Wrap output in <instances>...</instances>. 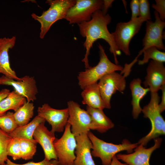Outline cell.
Returning a JSON list of instances; mask_svg holds the SVG:
<instances>
[{
  "mask_svg": "<svg viewBox=\"0 0 165 165\" xmlns=\"http://www.w3.org/2000/svg\"><path fill=\"white\" fill-rule=\"evenodd\" d=\"M71 127L67 123L62 136L59 139L56 138L54 142L58 160L61 165H74L77 143Z\"/></svg>",
  "mask_w": 165,
  "mask_h": 165,
  "instance_id": "52a82bcc",
  "label": "cell"
},
{
  "mask_svg": "<svg viewBox=\"0 0 165 165\" xmlns=\"http://www.w3.org/2000/svg\"><path fill=\"white\" fill-rule=\"evenodd\" d=\"M2 38H0V45L2 42Z\"/></svg>",
  "mask_w": 165,
  "mask_h": 165,
  "instance_id": "74e56055",
  "label": "cell"
},
{
  "mask_svg": "<svg viewBox=\"0 0 165 165\" xmlns=\"http://www.w3.org/2000/svg\"><path fill=\"white\" fill-rule=\"evenodd\" d=\"M16 38L13 36L11 38H2L0 45V73L6 77L17 81H21L15 72L11 68L9 61L8 51L14 46Z\"/></svg>",
  "mask_w": 165,
  "mask_h": 165,
  "instance_id": "ac0fdd59",
  "label": "cell"
},
{
  "mask_svg": "<svg viewBox=\"0 0 165 165\" xmlns=\"http://www.w3.org/2000/svg\"><path fill=\"white\" fill-rule=\"evenodd\" d=\"M154 14L155 18L154 22L151 20L146 21V33L142 41L143 47L133 61L134 63L137 61L142 51L149 47L155 46L159 50H165L163 42L164 39L163 31L165 27V22L160 19L156 11H155Z\"/></svg>",
  "mask_w": 165,
  "mask_h": 165,
  "instance_id": "9c48e42d",
  "label": "cell"
},
{
  "mask_svg": "<svg viewBox=\"0 0 165 165\" xmlns=\"http://www.w3.org/2000/svg\"><path fill=\"white\" fill-rule=\"evenodd\" d=\"M7 154L14 160L21 159L19 139L12 138L8 146Z\"/></svg>",
  "mask_w": 165,
  "mask_h": 165,
  "instance_id": "f1b7e54d",
  "label": "cell"
},
{
  "mask_svg": "<svg viewBox=\"0 0 165 165\" xmlns=\"http://www.w3.org/2000/svg\"><path fill=\"white\" fill-rule=\"evenodd\" d=\"M111 20V17L109 14L104 15L101 10H99L93 14L90 21L78 24L80 35L86 38L83 44L86 49V53L82 61L86 69L90 67L88 59L90 50L94 42L99 39H102L108 44L109 50L113 55L115 64H118L117 55H120V51L116 48L112 34L107 27Z\"/></svg>",
  "mask_w": 165,
  "mask_h": 165,
  "instance_id": "6da1fadb",
  "label": "cell"
},
{
  "mask_svg": "<svg viewBox=\"0 0 165 165\" xmlns=\"http://www.w3.org/2000/svg\"><path fill=\"white\" fill-rule=\"evenodd\" d=\"M26 100L14 90L10 92L0 102V115L4 114L9 110L16 112L27 102Z\"/></svg>",
  "mask_w": 165,
  "mask_h": 165,
  "instance_id": "603a6c76",
  "label": "cell"
},
{
  "mask_svg": "<svg viewBox=\"0 0 165 165\" xmlns=\"http://www.w3.org/2000/svg\"><path fill=\"white\" fill-rule=\"evenodd\" d=\"M143 83L145 88H148L151 93H157L165 84V68L163 63L150 61Z\"/></svg>",
  "mask_w": 165,
  "mask_h": 165,
  "instance_id": "9a60e30c",
  "label": "cell"
},
{
  "mask_svg": "<svg viewBox=\"0 0 165 165\" xmlns=\"http://www.w3.org/2000/svg\"><path fill=\"white\" fill-rule=\"evenodd\" d=\"M110 165H128L125 163H122L117 159L116 156L113 157Z\"/></svg>",
  "mask_w": 165,
  "mask_h": 165,
  "instance_id": "8d00e7d4",
  "label": "cell"
},
{
  "mask_svg": "<svg viewBox=\"0 0 165 165\" xmlns=\"http://www.w3.org/2000/svg\"><path fill=\"white\" fill-rule=\"evenodd\" d=\"M17 81L8 78L5 75L0 77L1 85L12 86L18 94L25 97L28 102H33L36 99L38 93L35 80L33 77L26 75Z\"/></svg>",
  "mask_w": 165,
  "mask_h": 165,
  "instance_id": "4fadbf2b",
  "label": "cell"
},
{
  "mask_svg": "<svg viewBox=\"0 0 165 165\" xmlns=\"http://www.w3.org/2000/svg\"><path fill=\"white\" fill-rule=\"evenodd\" d=\"M101 0H77L75 4L68 10L65 19L69 24H80L90 21L93 14L101 10Z\"/></svg>",
  "mask_w": 165,
  "mask_h": 165,
  "instance_id": "ba28073f",
  "label": "cell"
},
{
  "mask_svg": "<svg viewBox=\"0 0 165 165\" xmlns=\"http://www.w3.org/2000/svg\"><path fill=\"white\" fill-rule=\"evenodd\" d=\"M5 165H61V164L57 160L53 159L47 160L45 159L38 162H29L24 164H19L12 162L8 158L6 161Z\"/></svg>",
  "mask_w": 165,
  "mask_h": 165,
  "instance_id": "4dcf8cb0",
  "label": "cell"
},
{
  "mask_svg": "<svg viewBox=\"0 0 165 165\" xmlns=\"http://www.w3.org/2000/svg\"><path fill=\"white\" fill-rule=\"evenodd\" d=\"M83 100L82 103L87 106L103 110L106 108L102 98L97 82L86 86L81 94Z\"/></svg>",
  "mask_w": 165,
  "mask_h": 165,
  "instance_id": "ffe728a7",
  "label": "cell"
},
{
  "mask_svg": "<svg viewBox=\"0 0 165 165\" xmlns=\"http://www.w3.org/2000/svg\"><path fill=\"white\" fill-rule=\"evenodd\" d=\"M37 112L38 115L43 118L51 125L50 131L52 133L62 132L64 130L69 117L68 108L56 109L45 103L38 108Z\"/></svg>",
  "mask_w": 165,
  "mask_h": 165,
  "instance_id": "7c38bea8",
  "label": "cell"
},
{
  "mask_svg": "<svg viewBox=\"0 0 165 165\" xmlns=\"http://www.w3.org/2000/svg\"><path fill=\"white\" fill-rule=\"evenodd\" d=\"M45 122L38 126L34 132L33 138L42 146L44 153V159L47 160H58L54 146L56 138L54 134L50 131L45 126Z\"/></svg>",
  "mask_w": 165,
  "mask_h": 165,
  "instance_id": "2e32d148",
  "label": "cell"
},
{
  "mask_svg": "<svg viewBox=\"0 0 165 165\" xmlns=\"http://www.w3.org/2000/svg\"><path fill=\"white\" fill-rule=\"evenodd\" d=\"M160 90L162 91L161 101L159 104V108L160 112L161 113L165 109V84L162 86Z\"/></svg>",
  "mask_w": 165,
  "mask_h": 165,
  "instance_id": "836d02e7",
  "label": "cell"
},
{
  "mask_svg": "<svg viewBox=\"0 0 165 165\" xmlns=\"http://www.w3.org/2000/svg\"><path fill=\"white\" fill-rule=\"evenodd\" d=\"M21 159L25 160L32 159L36 151V141L19 139Z\"/></svg>",
  "mask_w": 165,
  "mask_h": 165,
  "instance_id": "484cf974",
  "label": "cell"
},
{
  "mask_svg": "<svg viewBox=\"0 0 165 165\" xmlns=\"http://www.w3.org/2000/svg\"><path fill=\"white\" fill-rule=\"evenodd\" d=\"M154 145L148 148H146L139 145L134 149V152L128 154H117L116 156L119 160L129 165H150L149 160L151 155L155 150L161 145L162 139L157 138L154 139Z\"/></svg>",
  "mask_w": 165,
  "mask_h": 165,
  "instance_id": "5bb4252c",
  "label": "cell"
},
{
  "mask_svg": "<svg viewBox=\"0 0 165 165\" xmlns=\"http://www.w3.org/2000/svg\"><path fill=\"white\" fill-rule=\"evenodd\" d=\"M141 83V79L137 78L132 80L130 84L132 98V115L135 119L138 118L142 112V108L140 105L141 101L150 91L148 88L142 87Z\"/></svg>",
  "mask_w": 165,
  "mask_h": 165,
  "instance_id": "44dd1931",
  "label": "cell"
},
{
  "mask_svg": "<svg viewBox=\"0 0 165 165\" xmlns=\"http://www.w3.org/2000/svg\"><path fill=\"white\" fill-rule=\"evenodd\" d=\"M67 105L69 113L67 123L71 126L72 132L75 136L87 133L90 130L92 123L90 116L77 103L73 101L68 102Z\"/></svg>",
  "mask_w": 165,
  "mask_h": 165,
  "instance_id": "8fae6325",
  "label": "cell"
},
{
  "mask_svg": "<svg viewBox=\"0 0 165 165\" xmlns=\"http://www.w3.org/2000/svg\"></svg>",
  "mask_w": 165,
  "mask_h": 165,
  "instance_id": "60d3db41",
  "label": "cell"
},
{
  "mask_svg": "<svg viewBox=\"0 0 165 165\" xmlns=\"http://www.w3.org/2000/svg\"><path fill=\"white\" fill-rule=\"evenodd\" d=\"M130 7L131 10V20H135L139 15V0H132L130 3Z\"/></svg>",
  "mask_w": 165,
  "mask_h": 165,
  "instance_id": "d6a6232c",
  "label": "cell"
},
{
  "mask_svg": "<svg viewBox=\"0 0 165 165\" xmlns=\"http://www.w3.org/2000/svg\"><path fill=\"white\" fill-rule=\"evenodd\" d=\"M139 15L140 17L146 21L151 19L149 2L147 0H139Z\"/></svg>",
  "mask_w": 165,
  "mask_h": 165,
  "instance_id": "f546056e",
  "label": "cell"
},
{
  "mask_svg": "<svg viewBox=\"0 0 165 165\" xmlns=\"http://www.w3.org/2000/svg\"><path fill=\"white\" fill-rule=\"evenodd\" d=\"M87 135L92 144L91 155L100 158L102 165H110L112 158L118 153L126 151L128 154L131 153L138 145V143H131L126 139L118 145L107 142L97 138L90 131Z\"/></svg>",
  "mask_w": 165,
  "mask_h": 165,
  "instance_id": "7a4b0ae2",
  "label": "cell"
},
{
  "mask_svg": "<svg viewBox=\"0 0 165 165\" xmlns=\"http://www.w3.org/2000/svg\"><path fill=\"white\" fill-rule=\"evenodd\" d=\"M45 121L43 118L37 115L27 124L22 126H18L9 135L12 138L35 141L33 138L35 130L40 123Z\"/></svg>",
  "mask_w": 165,
  "mask_h": 165,
  "instance_id": "7402d4cb",
  "label": "cell"
},
{
  "mask_svg": "<svg viewBox=\"0 0 165 165\" xmlns=\"http://www.w3.org/2000/svg\"><path fill=\"white\" fill-rule=\"evenodd\" d=\"M75 0H48L50 7L40 16L33 13V18L41 24L40 37L42 39L52 25L59 20L65 19L68 9L75 4Z\"/></svg>",
  "mask_w": 165,
  "mask_h": 165,
  "instance_id": "3957f363",
  "label": "cell"
},
{
  "mask_svg": "<svg viewBox=\"0 0 165 165\" xmlns=\"http://www.w3.org/2000/svg\"><path fill=\"white\" fill-rule=\"evenodd\" d=\"M155 2V4L152 5V7L158 13L160 19L164 21L165 19V0H156Z\"/></svg>",
  "mask_w": 165,
  "mask_h": 165,
  "instance_id": "1f68e13d",
  "label": "cell"
},
{
  "mask_svg": "<svg viewBox=\"0 0 165 165\" xmlns=\"http://www.w3.org/2000/svg\"><path fill=\"white\" fill-rule=\"evenodd\" d=\"M143 57L142 60H139L138 64L142 65L147 63L149 60L162 63L165 62V53L158 50L155 46L149 47L142 51Z\"/></svg>",
  "mask_w": 165,
  "mask_h": 165,
  "instance_id": "d4e9b609",
  "label": "cell"
},
{
  "mask_svg": "<svg viewBox=\"0 0 165 165\" xmlns=\"http://www.w3.org/2000/svg\"></svg>",
  "mask_w": 165,
  "mask_h": 165,
  "instance_id": "ab89813d",
  "label": "cell"
},
{
  "mask_svg": "<svg viewBox=\"0 0 165 165\" xmlns=\"http://www.w3.org/2000/svg\"><path fill=\"white\" fill-rule=\"evenodd\" d=\"M0 85H1V81L0 79Z\"/></svg>",
  "mask_w": 165,
  "mask_h": 165,
  "instance_id": "f35d334b",
  "label": "cell"
},
{
  "mask_svg": "<svg viewBox=\"0 0 165 165\" xmlns=\"http://www.w3.org/2000/svg\"><path fill=\"white\" fill-rule=\"evenodd\" d=\"M86 111L92 119L90 130H96L102 133L114 127V124L105 115L103 110L87 106Z\"/></svg>",
  "mask_w": 165,
  "mask_h": 165,
  "instance_id": "d6986e66",
  "label": "cell"
},
{
  "mask_svg": "<svg viewBox=\"0 0 165 165\" xmlns=\"http://www.w3.org/2000/svg\"><path fill=\"white\" fill-rule=\"evenodd\" d=\"M101 10L104 15L107 14L108 9L112 6L113 2L114 1L113 0H104Z\"/></svg>",
  "mask_w": 165,
  "mask_h": 165,
  "instance_id": "e575fe53",
  "label": "cell"
},
{
  "mask_svg": "<svg viewBox=\"0 0 165 165\" xmlns=\"http://www.w3.org/2000/svg\"><path fill=\"white\" fill-rule=\"evenodd\" d=\"M98 47L100 60L98 64L80 72L78 76L79 84L82 90L89 85L97 82L105 75L113 72L121 71L123 69V67L120 65L114 64L110 61L100 44H99Z\"/></svg>",
  "mask_w": 165,
  "mask_h": 165,
  "instance_id": "277c9868",
  "label": "cell"
},
{
  "mask_svg": "<svg viewBox=\"0 0 165 165\" xmlns=\"http://www.w3.org/2000/svg\"><path fill=\"white\" fill-rule=\"evenodd\" d=\"M145 20L140 17L126 22L118 23L114 32L111 33L118 50L130 56L129 44L133 37L139 31L142 23Z\"/></svg>",
  "mask_w": 165,
  "mask_h": 165,
  "instance_id": "8992f818",
  "label": "cell"
},
{
  "mask_svg": "<svg viewBox=\"0 0 165 165\" xmlns=\"http://www.w3.org/2000/svg\"><path fill=\"white\" fill-rule=\"evenodd\" d=\"M34 106L33 103L27 102L13 113L14 119L18 126L29 123L34 115Z\"/></svg>",
  "mask_w": 165,
  "mask_h": 165,
  "instance_id": "cb8c5ba5",
  "label": "cell"
},
{
  "mask_svg": "<svg viewBox=\"0 0 165 165\" xmlns=\"http://www.w3.org/2000/svg\"><path fill=\"white\" fill-rule=\"evenodd\" d=\"M160 97L157 93H151V98L148 104L142 109L144 117L148 118L150 121L151 129L150 132L145 136L139 140L138 145L145 146L152 139L165 135V121L160 112L159 104Z\"/></svg>",
  "mask_w": 165,
  "mask_h": 165,
  "instance_id": "5b68a950",
  "label": "cell"
},
{
  "mask_svg": "<svg viewBox=\"0 0 165 165\" xmlns=\"http://www.w3.org/2000/svg\"><path fill=\"white\" fill-rule=\"evenodd\" d=\"M125 78L116 71L105 75L99 79L98 84L106 108H111L110 100L112 95L117 91L122 92L125 89Z\"/></svg>",
  "mask_w": 165,
  "mask_h": 165,
  "instance_id": "30bf717a",
  "label": "cell"
},
{
  "mask_svg": "<svg viewBox=\"0 0 165 165\" xmlns=\"http://www.w3.org/2000/svg\"><path fill=\"white\" fill-rule=\"evenodd\" d=\"M13 113L8 112L0 115V129L9 134L18 127L14 119Z\"/></svg>",
  "mask_w": 165,
  "mask_h": 165,
  "instance_id": "4316f807",
  "label": "cell"
},
{
  "mask_svg": "<svg viewBox=\"0 0 165 165\" xmlns=\"http://www.w3.org/2000/svg\"><path fill=\"white\" fill-rule=\"evenodd\" d=\"M10 90L7 89H4L0 91V102L5 98L10 92Z\"/></svg>",
  "mask_w": 165,
  "mask_h": 165,
  "instance_id": "d590c367",
  "label": "cell"
},
{
  "mask_svg": "<svg viewBox=\"0 0 165 165\" xmlns=\"http://www.w3.org/2000/svg\"><path fill=\"white\" fill-rule=\"evenodd\" d=\"M77 146L74 165H96L92 157L91 149L92 144L87 133L75 136Z\"/></svg>",
  "mask_w": 165,
  "mask_h": 165,
  "instance_id": "e0dca14e",
  "label": "cell"
},
{
  "mask_svg": "<svg viewBox=\"0 0 165 165\" xmlns=\"http://www.w3.org/2000/svg\"><path fill=\"white\" fill-rule=\"evenodd\" d=\"M12 138L0 129V165H5L7 159V148Z\"/></svg>",
  "mask_w": 165,
  "mask_h": 165,
  "instance_id": "83f0119b",
  "label": "cell"
}]
</instances>
